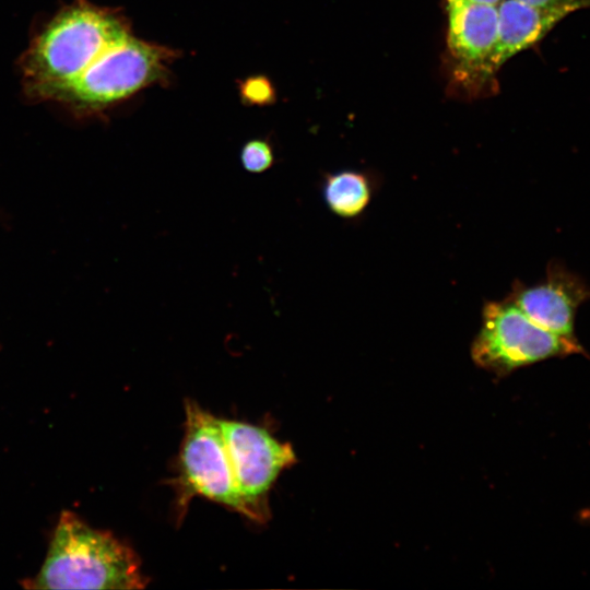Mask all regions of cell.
<instances>
[{"label":"cell","instance_id":"6da1fadb","mask_svg":"<svg viewBox=\"0 0 590 590\" xmlns=\"http://www.w3.org/2000/svg\"><path fill=\"white\" fill-rule=\"evenodd\" d=\"M129 34L118 13L75 0L52 17L27 49L22 63L27 94L60 102L106 49Z\"/></svg>","mask_w":590,"mask_h":590},{"label":"cell","instance_id":"7a4b0ae2","mask_svg":"<svg viewBox=\"0 0 590 590\" xmlns=\"http://www.w3.org/2000/svg\"><path fill=\"white\" fill-rule=\"evenodd\" d=\"M30 582L35 589H141L148 580L132 548L63 511L43 566Z\"/></svg>","mask_w":590,"mask_h":590},{"label":"cell","instance_id":"3957f363","mask_svg":"<svg viewBox=\"0 0 590 590\" xmlns=\"http://www.w3.org/2000/svg\"><path fill=\"white\" fill-rule=\"evenodd\" d=\"M185 411V436L178 461V476L173 481L181 516L190 499L200 495L252 520L263 521L238 489L220 418L192 400H186Z\"/></svg>","mask_w":590,"mask_h":590},{"label":"cell","instance_id":"277c9868","mask_svg":"<svg viewBox=\"0 0 590 590\" xmlns=\"http://www.w3.org/2000/svg\"><path fill=\"white\" fill-rule=\"evenodd\" d=\"M579 353L585 351L577 338L541 328L508 298L484 304L481 327L471 345L474 364L496 376L550 357Z\"/></svg>","mask_w":590,"mask_h":590},{"label":"cell","instance_id":"5b68a950","mask_svg":"<svg viewBox=\"0 0 590 590\" xmlns=\"http://www.w3.org/2000/svg\"><path fill=\"white\" fill-rule=\"evenodd\" d=\"M174 55L129 34L106 49L60 103L78 113L102 110L158 81Z\"/></svg>","mask_w":590,"mask_h":590},{"label":"cell","instance_id":"8992f818","mask_svg":"<svg viewBox=\"0 0 590 590\" xmlns=\"http://www.w3.org/2000/svg\"><path fill=\"white\" fill-rule=\"evenodd\" d=\"M220 426L238 489L264 520L266 496L278 475L296 462L294 450L249 423L220 420Z\"/></svg>","mask_w":590,"mask_h":590},{"label":"cell","instance_id":"52a82bcc","mask_svg":"<svg viewBox=\"0 0 590 590\" xmlns=\"http://www.w3.org/2000/svg\"><path fill=\"white\" fill-rule=\"evenodd\" d=\"M447 45L455 76L468 85H483L493 76L489 60L497 39V7L446 3Z\"/></svg>","mask_w":590,"mask_h":590},{"label":"cell","instance_id":"ba28073f","mask_svg":"<svg viewBox=\"0 0 590 590\" xmlns=\"http://www.w3.org/2000/svg\"><path fill=\"white\" fill-rule=\"evenodd\" d=\"M507 298L541 328L576 338V314L590 298V287L560 262L552 261L542 281L533 285L517 282Z\"/></svg>","mask_w":590,"mask_h":590},{"label":"cell","instance_id":"9c48e42d","mask_svg":"<svg viewBox=\"0 0 590 590\" xmlns=\"http://www.w3.org/2000/svg\"><path fill=\"white\" fill-rule=\"evenodd\" d=\"M571 12L560 8H539L517 0L497 5V39L489 60L494 75L511 57L540 42Z\"/></svg>","mask_w":590,"mask_h":590},{"label":"cell","instance_id":"30bf717a","mask_svg":"<svg viewBox=\"0 0 590 590\" xmlns=\"http://www.w3.org/2000/svg\"><path fill=\"white\" fill-rule=\"evenodd\" d=\"M322 196L333 214L352 219L362 214L368 206L373 197V185L364 173L341 170L324 178Z\"/></svg>","mask_w":590,"mask_h":590},{"label":"cell","instance_id":"8fae6325","mask_svg":"<svg viewBox=\"0 0 590 590\" xmlns=\"http://www.w3.org/2000/svg\"><path fill=\"white\" fill-rule=\"evenodd\" d=\"M274 162L271 145L260 139L250 140L240 151V163L245 170L259 174L268 170Z\"/></svg>","mask_w":590,"mask_h":590},{"label":"cell","instance_id":"7c38bea8","mask_svg":"<svg viewBox=\"0 0 590 590\" xmlns=\"http://www.w3.org/2000/svg\"><path fill=\"white\" fill-rule=\"evenodd\" d=\"M539 8H560L569 10L571 13L590 7V0H517Z\"/></svg>","mask_w":590,"mask_h":590},{"label":"cell","instance_id":"4fadbf2b","mask_svg":"<svg viewBox=\"0 0 590 590\" xmlns=\"http://www.w3.org/2000/svg\"><path fill=\"white\" fill-rule=\"evenodd\" d=\"M502 0H446V3L449 2H468V3H481L489 4L497 7Z\"/></svg>","mask_w":590,"mask_h":590},{"label":"cell","instance_id":"5bb4252c","mask_svg":"<svg viewBox=\"0 0 590 590\" xmlns=\"http://www.w3.org/2000/svg\"><path fill=\"white\" fill-rule=\"evenodd\" d=\"M587 517L590 518V511L587 512Z\"/></svg>","mask_w":590,"mask_h":590}]
</instances>
